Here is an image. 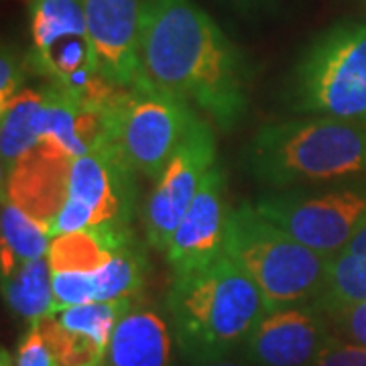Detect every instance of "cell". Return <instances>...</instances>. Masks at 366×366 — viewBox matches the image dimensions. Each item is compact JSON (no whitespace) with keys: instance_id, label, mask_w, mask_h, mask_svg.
<instances>
[{"instance_id":"cell-1","label":"cell","mask_w":366,"mask_h":366,"mask_svg":"<svg viewBox=\"0 0 366 366\" xmlns=\"http://www.w3.org/2000/svg\"><path fill=\"white\" fill-rule=\"evenodd\" d=\"M139 53L147 81L204 112L222 131L247 117L249 61L194 0H144Z\"/></svg>"},{"instance_id":"cell-2","label":"cell","mask_w":366,"mask_h":366,"mask_svg":"<svg viewBox=\"0 0 366 366\" xmlns=\"http://www.w3.org/2000/svg\"><path fill=\"white\" fill-rule=\"evenodd\" d=\"M247 171L274 192L354 182L366 175V122L332 117L273 120L244 151Z\"/></svg>"},{"instance_id":"cell-3","label":"cell","mask_w":366,"mask_h":366,"mask_svg":"<svg viewBox=\"0 0 366 366\" xmlns=\"http://www.w3.org/2000/svg\"><path fill=\"white\" fill-rule=\"evenodd\" d=\"M167 312L179 352L196 362L242 348L269 307L257 283L222 252L204 267L173 277Z\"/></svg>"},{"instance_id":"cell-4","label":"cell","mask_w":366,"mask_h":366,"mask_svg":"<svg viewBox=\"0 0 366 366\" xmlns=\"http://www.w3.org/2000/svg\"><path fill=\"white\" fill-rule=\"evenodd\" d=\"M224 252L257 283L269 310L314 301L330 261L264 218L254 204L230 209Z\"/></svg>"},{"instance_id":"cell-5","label":"cell","mask_w":366,"mask_h":366,"mask_svg":"<svg viewBox=\"0 0 366 366\" xmlns=\"http://www.w3.org/2000/svg\"><path fill=\"white\" fill-rule=\"evenodd\" d=\"M285 104L300 117L366 122V21L330 26L301 53Z\"/></svg>"},{"instance_id":"cell-6","label":"cell","mask_w":366,"mask_h":366,"mask_svg":"<svg viewBox=\"0 0 366 366\" xmlns=\"http://www.w3.org/2000/svg\"><path fill=\"white\" fill-rule=\"evenodd\" d=\"M31 66L79 104L104 110L120 92L102 76L81 0H31Z\"/></svg>"},{"instance_id":"cell-7","label":"cell","mask_w":366,"mask_h":366,"mask_svg":"<svg viewBox=\"0 0 366 366\" xmlns=\"http://www.w3.org/2000/svg\"><path fill=\"white\" fill-rule=\"evenodd\" d=\"M106 141L137 175L157 179L196 120L197 110L151 81L124 88L104 110Z\"/></svg>"},{"instance_id":"cell-8","label":"cell","mask_w":366,"mask_h":366,"mask_svg":"<svg viewBox=\"0 0 366 366\" xmlns=\"http://www.w3.org/2000/svg\"><path fill=\"white\" fill-rule=\"evenodd\" d=\"M264 218L320 254H338L366 226V179L285 189L259 197Z\"/></svg>"},{"instance_id":"cell-9","label":"cell","mask_w":366,"mask_h":366,"mask_svg":"<svg viewBox=\"0 0 366 366\" xmlns=\"http://www.w3.org/2000/svg\"><path fill=\"white\" fill-rule=\"evenodd\" d=\"M134 175V169L108 141L74 159L66 204L55 218L51 234L131 228L137 202Z\"/></svg>"},{"instance_id":"cell-10","label":"cell","mask_w":366,"mask_h":366,"mask_svg":"<svg viewBox=\"0 0 366 366\" xmlns=\"http://www.w3.org/2000/svg\"><path fill=\"white\" fill-rule=\"evenodd\" d=\"M218 163L216 137L199 114L161 171L144 204L143 224L147 242L165 252L171 234L197 196L209 169Z\"/></svg>"},{"instance_id":"cell-11","label":"cell","mask_w":366,"mask_h":366,"mask_svg":"<svg viewBox=\"0 0 366 366\" xmlns=\"http://www.w3.org/2000/svg\"><path fill=\"white\" fill-rule=\"evenodd\" d=\"M332 338L326 312L315 301L287 305L262 315L242 356L252 366H314Z\"/></svg>"},{"instance_id":"cell-12","label":"cell","mask_w":366,"mask_h":366,"mask_svg":"<svg viewBox=\"0 0 366 366\" xmlns=\"http://www.w3.org/2000/svg\"><path fill=\"white\" fill-rule=\"evenodd\" d=\"M230 209L226 199V173L218 161L206 175L165 249L173 277L204 267L222 254Z\"/></svg>"},{"instance_id":"cell-13","label":"cell","mask_w":366,"mask_h":366,"mask_svg":"<svg viewBox=\"0 0 366 366\" xmlns=\"http://www.w3.org/2000/svg\"><path fill=\"white\" fill-rule=\"evenodd\" d=\"M102 76L118 88L147 81L141 66L143 0H81Z\"/></svg>"},{"instance_id":"cell-14","label":"cell","mask_w":366,"mask_h":366,"mask_svg":"<svg viewBox=\"0 0 366 366\" xmlns=\"http://www.w3.org/2000/svg\"><path fill=\"white\" fill-rule=\"evenodd\" d=\"M71 161L74 159L57 144L39 141L2 179V194L11 197L35 220L45 224L51 232L55 218L66 204Z\"/></svg>"},{"instance_id":"cell-15","label":"cell","mask_w":366,"mask_h":366,"mask_svg":"<svg viewBox=\"0 0 366 366\" xmlns=\"http://www.w3.org/2000/svg\"><path fill=\"white\" fill-rule=\"evenodd\" d=\"M173 330L151 305H134L118 320L106 348L104 366H171Z\"/></svg>"},{"instance_id":"cell-16","label":"cell","mask_w":366,"mask_h":366,"mask_svg":"<svg viewBox=\"0 0 366 366\" xmlns=\"http://www.w3.org/2000/svg\"><path fill=\"white\" fill-rule=\"evenodd\" d=\"M132 234L127 230H76L51 238L47 261L51 273H94L118 244Z\"/></svg>"},{"instance_id":"cell-17","label":"cell","mask_w":366,"mask_h":366,"mask_svg":"<svg viewBox=\"0 0 366 366\" xmlns=\"http://www.w3.org/2000/svg\"><path fill=\"white\" fill-rule=\"evenodd\" d=\"M0 269L2 279L14 273V269L26 261H37L47 257L51 244V232L45 224L35 220L31 214L9 196L2 194V214H0Z\"/></svg>"},{"instance_id":"cell-18","label":"cell","mask_w":366,"mask_h":366,"mask_svg":"<svg viewBox=\"0 0 366 366\" xmlns=\"http://www.w3.org/2000/svg\"><path fill=\"white\" fill-rule=\"evenodd\" d=\"M45 92L21 90L9 106L0 110V161L2 179L14 165L39 144V112Z\"/></svg>"},{"instance_id":"cell-19","label":"cell","mask_w":366,"mask_h":366,"mask_svg":"<svg viewBox=\"0 0 366 366\" xmlns=\"http://www.w3.org/2000/svg\"><path fill=\"white\" fill-rule=\"evenodd\" d=\"M2 293L11 312L29 324H35L51 315L57 305L47 257L21 262L13 274L2 279Z\"/></svg>"},{"instance_id":"cell-20","label":"cell","mask_w":366,"mask_h":366,"mask_svg":"<svg viewBox=\"0 0 366 366\" xmlns=\"http://www.w3.org/2000/svg\"><path fill=\"white\" fill-rule=\"evenodd\" d=\"M147 269L149 262L143 247L134 240V236L129 234L114 249L110 259L92 273L96 301H134L143 289Z\"/></svg>"},{"instance_id":"cell-21","label":"cell","mask_w":366,"mask_h":366,"mask_svg":"<svg viewBox=\"0 0 366 366\" xmlns=\"http://www.w3.org/2000/svg\"><path fill=\"white\" fill-rule=\"evenodd\" d=\"M84 104L66 90L49 84L39 112V139L57 144L71 159L86 155L90 149L81 137Z\"/></svg>"},{"instance_id":"cell-22","label":"cell","mask_w":366,"mask_h":366,"mask_svg":"<svg viewBox=\"0 0 366 366\" xmlns=\"http://www.w3.org/2000/svg\"><path fill=\"white\" fill-rule=\"evenodd\" d=\"M314 301L326 314L366 301V257L350 250L332 254L322 291Z\"/></svg>"},{"instance_id":"cell-23","label":"cell","mask_w":366,"mask_h":366,"mask_svg":"<svg viewBox=\"0 0 366 366\" xmlns=\"http://www.w3.org/2000/svg\"><path fill=\"white\" fill-rule=\"evenodd\" d=\"M131 300L92 301V303L59 307L53 312V315L66 330L88 338L106 352L118 320L131 310Z\"/></svg>"},{"instance_id":"cell-24","label":"cell","mask_w":366,"mask_h":366,"mask_svg":"<svg viewBox=\"0 0 366 366\" xmlns=\"http://www.w3.org/2000/svg\"><path fill=\"white\" fill-rule=\"evenodd\" d=\"M37 324L47 344L51 346L57 366H90L104 360L106 352L100 346L66 330L53 314L39 320Z\"/></svg>"},{"instance_id":"cell-25","label":"cell","mask_w":366,"mask_h":366,"mask_svg":"<svg viewBox=\"0 0 366 366\" xmlns=\"http://www.w3.org/2000/svg\"><path fill=\"white\" fill-rule=\"evenodd\" d=\"M326 315L334 338L366 346V301L327 312Z\"/></svg>"},{"instance_id":"cell-26","label":"cell","mask_w":366,"mask_h":366,"mask_svg":"<svg viewBox=\"0 0 366 366\" xmlns=\"http://www.w3.org/2000/svg\"><path fill=\"white\" fill-rule=\"evenodd\" d=\"M16 366H57L55 354L51 346L47 344L39 324H29V330L23 334L19 342L16 356H14Z\"/></svg>"},{"instance_id":"cell-27","label":"cell","mask_w":366,"mask_h":366,"mask_svg":"<svg viewBox=\"0 0 366 366\" xmlns=\"http://www.w3.org/2000/svg\"><path fill=\"white\" fill-rule=\"evenodd\" d=\"M25 81V66L13 47L2 45V57H0V110L13 100L21 92Z\"/></svg>"},{"instance_id":"cell-28","label":"cell","mask_w":366,"mask_h":366,"mask_svg":"<svg viewBox=\"0 0 366 366\" xmlns=\"http://www.w3.org/2000/svg\"><path fill=\"white\" fill-rule=\"evenodd\" d=\"M314 366H366V346L332 338Z\"/></svg>"},{"instance_id":"cell-29","label":"cell","mask_w":366,"mask_h":366,"mask_svg":"<svg viewBox=\"0 0 366 366\" xmlns=\"http://www.w3.org/2000/svg\"><path fill=\"white\" fill-rule=\"evenodd\" d=\"M187 366H252L242 356V358H234L232 354L228 356H218V358H206V360H196V362H187Z\"/></svg>"},{"instance_id":"cell-30","label":"cell","mask_w":366,"mask_h":366,"mask_svg":"<svg viewBox=\"0 0 366 366\" xmlns=\"http://www.w3.org/2000/svg\"><path fill=\"white\" fill-rule=\"evenodd\" d=\"M344 250H350V252H356V254H362L366 257V226L358 232V234L354 236L352 240H350V244L346 247Z\"/></svg>"},{"instance_id":"cell-31","label":"cell","mask_w":366,"mask_h":366,"mask_svg":"<svg viewBox=\"0 0 366 366\" xmlns=\"http://www.w3.org/2000/svg\"><path fill=\"white\" fill-rule=\"evenodd\" d=\"M0 366H16L14 365V356L9 350H4L2 348V352H0Z\"/></svg>"},{"instance_id":"cell-32","label":"cell","mask_w":366,"mask_h":366,"mask_svg":"<svg viewBox=\"0 0 366 366\" xmlns=\"http://www.w3.org/2000/svg\"><path fill=\"white\" fill-rule=\"evenodd\" d=\"M90 366H104V360H102V362H96V365H90Z\"/></svg>"},{"instance_id":"cell-33","label":"cell","mask_w":366,"mask_h":366,"mask_svg":"<svg viewBox=\"0 0 366 366\" xmlns=\"http://www.w3.org/2000/svg\"><path fill=\"white\" fill-rule=\"evenodd\" d=\"M365 2H366V0H365Z\"/></svg>"}]
</instances>
